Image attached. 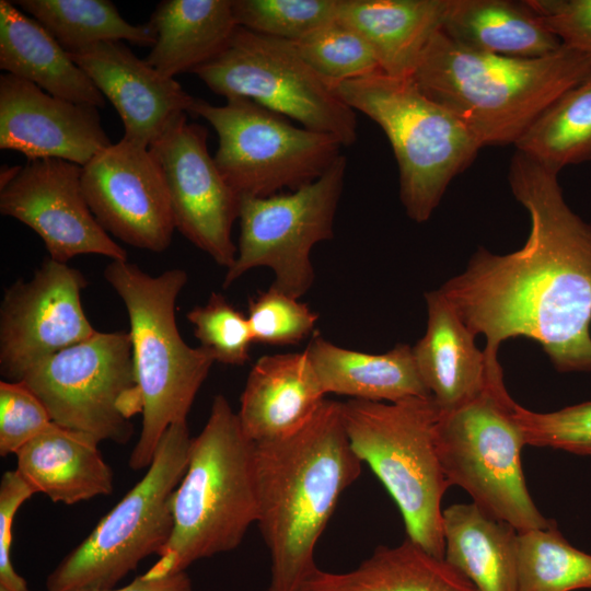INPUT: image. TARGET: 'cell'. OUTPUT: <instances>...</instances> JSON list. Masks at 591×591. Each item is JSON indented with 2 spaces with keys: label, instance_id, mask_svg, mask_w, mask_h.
Returning a JSON list of instances; mask_svg holds the SVG:
<instances>
[{
  "label": "cell",
  "instance_id": "1",
  "mask_svg": "<svg viewBox=\"0 0 591 591\" xmlns=\"http://www.w3.org/2000/svg\"><path fill=\"white\" fill-rule=\"evenodd\" d=\"M508 182L526 209L523 247L497 255L484 247L438 290L466 327L486 338L489 367L502 369V341H537L560 373L591 371V224L564 198L558 174L515 150Z\"/></svg>",
  "mask_w": 591,
  "mask_h": 591
},
{
  "label": "cell",
  "instance_id": "2",
  "mask_svg": "<svg viewBox=\"0 0 591 591\" xmlns=\"http://www.w3.org/2000/svg\"><path fill=\"white\" fill-rule=\"evenodd\" d=\"M361 464L336 401L325 399L297 432L255 443L256 524L270 554L268 591H297L317 568L316 543Z\"/></svg>",
  "mask_w": 591,
  "mask_h": 591
},
{
  "label": "cell",
  "instance_id": "3",
  "mask_svg": "<svg viewBox=\"0 0 591 591\" xmlns=\"http://www.w3.org/2000/svg\"><path fill=\"white\" fill-rule=\"evenodd\" d=\"M590 72L591 57L564 45L547 56L515 58L463 47L440 31L413 79L483 148L514 146L546 107Z\"/></svg>",
  "mask_w": 591,
  "mask_h": 591
},
{
  "label": "cell",
  "instance_id": "4",
  "mask_svg": "<svg viewBox=\"0 0 591 591\" xmlns=\"http://www.w3.org/2000/svg\"><path fill=\"white\" fill-rule=\"evenodd\" d=\"M255 443L223 395L192 439L186 471L173 493V529L147 571L169 576L194 561L235 549L257 521Z\"/></svg>",
  "mask_w": 591,
  "mask_h": 591
},
{
  "label": "cell",
  "instance_id": "5",
  "mask_svg": "<svg viewBox=\"0 0 591 591\" xmlns=\"http://www.w3.org/2000/svg\"><path fill=\"white\" fill-rule=\"evenodd\" d=\"M104 277L129 317L142 425L128 464L139 471L150 465L166 429L186 422L215 359L204 348L188 346L177 329L175 302L188 279L185 270L151 276L128 260H112Z\"/></svg>",
  "mask_w": 591,
  "mask_h": 591
},
{
  "label": "cell",
  "instance_id": "6",
  "mask_svg": "<svg viewBox=\"0 0 591 591\" xmlns=\"http://www.w3.org/2000/svg\"><path fill=\"white\" fill-rule=\"evenodd\" d=\"M334 90L384 131L397 162L406 215L418 223L427 221L451 181L473 164L482 147L413 77L376 72L341 82Z\"/></svg>",
  "mask_w": 591,
  "mask_h": 591
},
{
  "label": "cell",
  "instance_id": "7",
  "mask_svg": "<svg viewBox=\"0 0 591 591\" xmlns=\"http://www.w3.org/2000/svg\"><path fill=\"white\" fill-rule=\"evenodd\" d=\"M352 450L384 485L403 517L407 537L444 558L441 501L450 487L436 441L441 409L432 396L393 403H341Z\"/></svg>",
  "mask_w": 591,
  "mask_h": 591
},
{
  "label": "cell",
  "instance_id": "8",
  "mask_svg": "<svg viewBox=\"0 0 591 591\" xmlns=\"http://www.w3.org/2000/svg\"><path fill=\"white\" fill-rule=\"evenodd\" d=\"M514 404L503 376L494 378L473 399L440 413L436 441L450 487L463 488L487 515L524 532L553 520L538 511L525 483L526 444Z\"/></svg>",
  "mask_w": 591,
  "mask_h": 591
},
{
  "label": "cell",
  "instance_id": "9",
  "mask_svg": "<svg viewBox=\"0 0 591 591\" xmlns=\"http://www.w3.org/2000/svg\"><path fill=\"white\" fill-rule=\"evenodd\" d=\"M192 439L187 421L166 429L144 476L48 575L47 591L113 589L142 559L159 554L172 533V497Z\"/></svg>",
  "mask_w": 591,
  "mask_h": 591
},
{
  "label": "cell",
  "instance_id": "10",
  "mask_svg": "<svg viewBox=\"0 0 591 591\" xmlns=\"http://www.w3.org/2000/svg\"><path fill=\"white\" fill-rule=\"evenodd\" d=\"M190 114L216 130L215 162L240 197L297 190L321 177L341 155L343 144L335 137L296 127L250 99L231 97L217 106L195 97Z\"/></svg>",
  "mask_w": 591,
  "mask_h": 591
},
{
  "label": "cell",
  "instance_id": "11",
  "mask_svg": "<svg viewBox=\"0 0 591 591\" xmlns=\"http://www.w3.org/2000/svg\"><path fill=\"white\" fill-rule=\"evenodd\" d=\"M193 73L225 100L250 99L343 146L357 140L356 111L303 60L292 42L237 26L227 48Z\"/></svg>",
  "mask_w": 591,
  "mask_h": 591
},
{
  "label": "cell",
  "instance_id": "12",
  "mask_svg": "<svg viewBox=\"0 0 591 591\" xmlns=\"http://www.w3.org/2000/svg\"><path fill=\"white\" fill-rule=\"evenodd\" d=\"M23 382L51 420L118 444L127 443L130 418L141 413L130 335L95 332L33 366Z\"/></svg>",
  "mask_w": 591,
  "mask_h": 591
},
{
  "label": "cell",
  "instance_id": "13",
  "mask_svg": "<svg viewBox=\"0 0 591 591\" xmlns=\"http://www.w3.org/2000/svg\"><path fill=\"white\" fill-rule=\"evenodd\" d=\"M346 166L341 154L321 177L297 190L241 197L237 254L223 287L253 268L268 267L275 275L271 287L297 299L305 294L314 282L311 251L333 237Z\"/></svg>",
  "mask_w": 591,
  "mask_h": 591
},
{
  "label": "cell",
  "instance_id": "14",
  "mask_svg": "<svg viewBox=\"0 0 591 591\" xmlns=\"http://www.w3.org/2000/svg\"><path fill=\"white\" fill-rule=\"evenodd\" d=\"M82 166L62 159H39L0 173V212L31 228L49 258L66 263L82 254L127 260L93 216L82 190Z\"/></svg>",
  "mask_w": 591,
  "mask_h": 591
},
{
  "label": "cell",
  "instance_id": "15",
  "mask_svg": "<svg viewBox=\"0 0 591 591\" xmlns=\"http://www.w3.org/2000/svg\"><path fill=\"white\" fill-rule=\"evenodd\" d=\"M207 139V129L188 123L185 113L149 149L164 173L176 229L229 269L237 254L231 232L241 197L219 171Z\"/></svg>",
  "mask_w": 591,
  "mask_h": 591
},
{
  "label": "cell",
  "instance_id": "16",
  "mask_svg": "<svg viewBox=\"0 0 591 591\" xmlns=\"http://www.w3.org/2000/svg\"><path fill=\"white\" fill-rule=\"evenodd\" d=\"M86 280L80 270L46 259L28 281L16 280L0 309V371L20 381L33 366L96 331L81 303Z\"/></svg>",
  "mask_w": 591,
  "mask_h": 591
},
{
  "label": "cell",
  "instance_id": "17",
  "mask_svg": "<svg viewBox=\"0 0 591 591\" xmlns=\"http://www.w3.org/2000/svg\"><path fill=\"white\" fill-rule=\"evenodd\" d=\"M82 190L100 225L120 241L165 251L175 221L162 167L149 148L121 138L82 166Z\"/></svg>",
  "mask_w": 591,
  "mask_h": 591
},
{
  "label": "cell",
  "instance_id": "18",
  "mask_svg": "<svg viewBox=\"0 0 591 591\" xmlns=\"http://www.w3.org/2000/svg\"><path fill=\"white\" fill-rule=\"evenodd\" d=\"M112 144L97 107L54 96L36 84L0 76V148L27 161L62 159L84 166Z\"/></svg>",
  "mask_w": 591,
  "mask_h": 591
},
{
  "label": "cell",
  "instance_id": "19",
  "mask_svg": "<svg viewBox=\"0 0 591 591\" xmlns=\"http://www.w3.org/2000/svg\"><path fill=\"white\" fill-rule=\"evenodd\" d=\"M124 124L123 139L149 148L195 97L174 79L138 58L123 42H104L69 53Z\"/></svg>",
  "mask_w": 591,
  "mask_h": 591
},
{
  "label": "cell",
  "instance_id": "20",
  "mask_svg": "<svg viewBox=\"0 0 591 591\" xmlns=\"http://www.w3.org/2000/svg\"><path fill=\"white\" fill-rule=\"evenodd\" d=\"M324 396L305 351L266 355L250 371L237 417L254 443L280 439L304 427Z\"/></svg>",
  "mask_w": 591,
  "mask_h": 591
},
{
  "label": "cell",
  "instance_id": "21",
  "mask_svg": "<svg viewBox=\"0 0 591 591\" xmlns=\"http://www.w3.org/2000/svg\"><path fill=\"white\" fill-rule=\"evenodd\" d=\"M427 328L413 347L421 380L441 412L452 410L480 394L502 369L489 367L475 335L439 292L425 294Z\"/></svg>",
  "mask_w": 591,
  "mask_h": 591
},
{
  "label": "cell",
  "instance_id": "22",
  "mask_svg": "<svg viewBox=\"0 0 591 591\" xmlns=\"http://www.w3.org/2000/svg\"><path fill=\"white\" fill-rule=\"evenodd\" d=\"M93 436L50 422L16 453V471L36 493L74 505L113 491V471Z\"/></svg>",
  "mask_w": 591,
  "mask_h": 591
},
{
  "label": "cell",
  "instance_id": "23",
  "mask_svg": "<svg viewBox=\"0 0 591 591\" xmlns=\"http://www.w3.org/2000/svg\"><path fill=\"white\" fill-rule=\"evenodd\" d=\"M449 5L450 0H339L337 20L369 43L382 72L407 78L442 30Z\"/></svg>",
  "mask_w": 591,
  "mask_h": 591
},
{
  "label": "cell",
  "instance_id": "24",
  "mask_svg": "<svg viewBox=\"0 0 591 591\" xmlns=\"http://www.w3.org/2000/svg\"><path fill=\"white\" fill-rule=\"evenodd\" d=\"M0 68L47 93L105 106V97L69 53L13 2L0 1Z\"/></svg>",
  "mask_w": 591,
  "mask_h": 591
},
{
  "label": "cell",
  "instance_id": "25",
  "mask_svg": "<svg viewBox=\"0 0 591 591\" xmlns=\"http://www.w3.org/2000/svg\"><path fill=\"white\" fill-rule=\"evenodd\" d=\"M304 351L325 394L387 403L431 396L409 345L398 344L385 354L373 355L336 346L315 335Z\"/></svg>",
  "mask_w": 591,
  "mask_h": 591
},
{
  "label": "cell",
  "instance_id": "26",
  "mask_svg": "<svg viewBox=\"0 0 591 591\" xmlns=\"http://www.w3.org/2000/svg\"><path fill=\"white\" fill-rule=\"evenodd\" d=\"M147 24L155 43L144 60L169 78L219 56L237 27L232 0H163Z\"/></svg>",
  "mask_w": 591,
  "mask_h": 591
},
{
  "label": "cell",
  "instance_id": "27",
  "mask_svg": "<svg viewBox=\"0 0 591 591\" xmlns=\"http://www.w3.org/2000/svg\"><path fill=\"white\" fill-rule=\"evenodd\" d=\"M441 31L463 47L507 57L537 58L563 46L526 0H450Z\"/></svg>",
  "mask_w": 591,
  "mask_h": 591
},
{
  "label": "cell",
  "instance_id": "28",
  "mask_svg": "<svg viewBox=\"0 0 591 591\" xmlns=\"http://www.w3.org/2000/svg\"><path fill=\"white\" fill-rule=\"evenodd\" d=\"M297 591H478L444 558L408 537L399 545L379 546L347 572L313 570Z\"/></svg>",
  "mask_w": 591,
  "mask_h": 591
},
{
  "label": "cell",
  "instance_id": "29",
  "mask_svg": "<svg viewBox=\"0 0 591 591\" xmlns=\"http://www.w3.org/2000/svg\"><path fill=\"white\" fill-rule=\"evenodd\" d=\"M444 559L478 591H519L518 531L474 502L443 509Z\"/></svg>",
  "mask_w": 591,
  "mask_h": 591
},
{
  "label": "cell",
  "instance_id": "30",
  "mask_svg": "<svg viewBox=\"0 0 591 591\" xmlns=\"http://www.w3.org/2000/svg\"><path fill=\"white\" fill-rule=\"evenodd\" d=\"M514 147L556 174L591 161V72L546 107Z\"/></svg>",
  "mask_w": 591,
  "mask_h": 591
},
{
  "label": "cell",
  "instance_id": "31",
  "mask_svg": "<svg viewBox=\"0 0 591 591\" xmlns=\"http://www.w3.org/2000/svg\"><path fill=\"white\" fill-rule=\"evenodd\" d=\"M13 3L35 19L68 53L104 42L127 40L152 47L155 34L127 22L108 0H18Z\"/></svg>",
  "mask_w": 591,
  "mask_h": 591
},
{
  "label": "cell",
  "instance_id": "32",
  "mask_svg": "<svg viewBox=\"0 0 591 591\" xmlns=\"http://www.w3.org/2000/svg\"><path fill=\"white\" fill-rule=\"evenodd\" d=\"M519 591L591 590V555L572 546L553 522L518 533Z\"/></svg>",
  "mask_w": 591,
  "mask_h": 591
},
{
  "label": "cell",
  "instance_id": "33",
  "mask_svg": "<svg viewBox=\"0 0 591 591\" xmlns=\"http://www.w3.org/2000/svg\"><path fill=\"white\" fill-rule=\"evenodd\" d=\"M293 44L303 60L332 88L382 72L369 43L337 19Z\"/></svg>",
  "mask_w": 591,
  "mask_h": 591
},
{
  "label": "cell",
  "instance_id": "34",
  "mask_svg": "<svg viewBox=\"0 0 591 591\" xmlns=\"http://www.w3.org/2000/svg\"><path fill=\"white\" fill-rule=\"evenodd\" d=\"M339 0H232L237 26L298 42L337 19Z\"/></svg>",
  "mask_w": 591,
  "mask_h": 591
},
{
  "label": "cell",
  "instance_id": "35",
  "mask_svg": "<svg viewBox=\"0 0 591 591\" xmlns=\"http://www.w3.org/2000/svg\"><path fill=\"white\" fill-rule=\"evenodd\" d=\"M194 326L200 347L215 361L243 366L250 359L254 343L247 316L242 314L220 293H212L204 305H196L186 314Z\"/></svg>",
  "mask_w": 591,
  "mask_h": 591
},
{
  "label": "cell",
  "instance_id": "36",
  "mask_svg": "<svg viewBox=\"0 0 591 591\" xmlns=\"http://www.w3.org/2000/svg\"><path fill=\"white\" fill-rule=\"evenodd\" d=\"M317 318L306 304L274 287L248 301L247 320L254 343L299 344L312 334Z\"/></svg>",
  "mask_w": 591,
  "mask_h": 591
},
{
  "label": "cell",
  "instance_id": "37",
  "mask_svg": "<svg viewBox=\"0 0 591 591\" xmlns=\"http://www.w3.org/2000/svg\"><path fill=\"white\" fill-rule=\"evenodd\" d=\"M514 417L526 445L591 455V401L548 413L533 412L515 402Z\"/></svg>",
  "mask_w": 591,
  "mask_h": 591
},
{
  "label": "cell",
  "instance_id": "38",
  "mask_svg": "<svg viewBox=\"0 0 591 591\" xmlns=\"http://www.w3.org/2000/svg\"><path fill=\"white\" fill-rule=\"evenodd\" d=\"M50 422L45 405L23 382H0L1 456L15 454Z\"/></svg>",
  "mask_w": 591,
  "mask_h": 591
},
{
  "label": "cell",
  "instance_id": "39",
  "mask_svg": "<svg viewBox=\"0 0 591 591\" xmlns=\"http://www.w3.org/2000/svg\"><path fill=\"white\" fill-rule=\"evenodd\" d=\"M561 45L591 57V0H526Z\"/></svg>",
  "mask_w": 591,
  "mask_h": 591
},
{
  "label": "cell",
  "instance_id": "40",
  "mask_svg": "<svg viewBox=\"0 0 591 591\" xmlns=\"http://www.w3.org/2000/svg\"><path fill=\"white\" fill-rule=\"evenodd\" d=\"M34 491L16 470L7 471L0 482V591H30L11 559L12 529L20 507Z\"/></svg>",
  "mask_w": 591,
  "mask_h": 591
},
{
  "label": "cell",
  "instance_id": "41",
  "mask_svg": "<svg viewBox=\"0 0 591 591\" xmlns=\"http://www.w3.org/2000/svg\"><path fill=\"white\" fill-rule=\"evenodd\" d=\"M97 591H193V588L185 571L169 576H152L144 572L123 588Z\"/></svg>",
  "mask_w": 591,
  "mask_h": 591
}]
</instances>
